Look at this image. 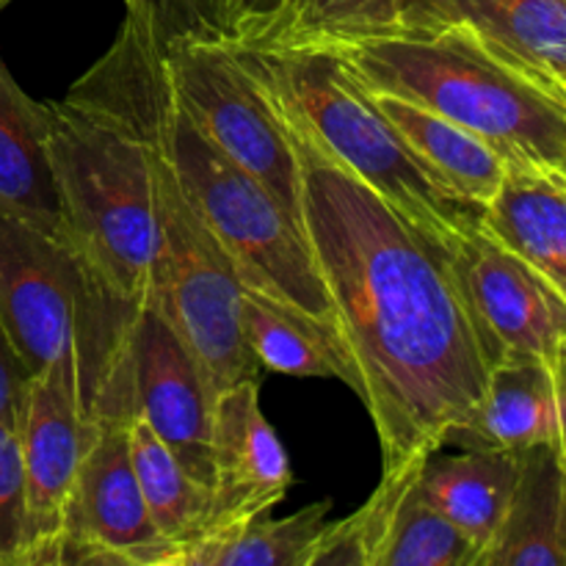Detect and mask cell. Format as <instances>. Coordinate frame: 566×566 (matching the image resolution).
I'll return each instance as SVG.
<instances>
[{"label": "cell", "mask_w": 566, "mask_h": 566, "mask_svg": "<svg viewBox=\"0 0 566 566\" xmlns=\"http://www.w3.org/2000/svg\"><path fill=\"white\" fill-rule=\"evenodd\" d=\"M280 116L302 166L304 238L335 304L354 392L374 418L381 470L431 457L490 379L451 258Z\"/></svg>", "instance_id": "6da1fadb"}, {"label": "cell", "mask_w": 566, "mask_h": 566, "mask_svg": "<svg viewBox=\"0 0 566 566\" xmlns=\"http://www.w3.org/2000/svg\"><path fill=\"white\" fill-rule=\"evenodd\" d=\"M370 92L412 99L484 138L509 166L566 177V92L464 25L335 48Z\"/></svg>", "instance_id": "7a4b0ae2"}, {"label": "cell", "mask_w": 566, "mask_h": 566, "mask_svg": "<svg viewBox=\"0 0 566 566\" xmlns=\"http://www.w3.org/2000/svg\"><path fill=\"white\" fill-rule=\"evenodd\" d=\"M116 302L59 238L0 216V321L28 376L61 370L94 426L130 420V335Z\"/></svg>", "instance_id": "3957f363"}, {"label": "cell", "mask_w": 566, "mask_h": 566, "mask_svg": "<svg viewBox=\"0 0 566 566\" xmlns=\"http://www.w3.org/2000/svg\"><path fill=\"white\" fill-rule=\"evenodd\" d=\"M48 108L50 158L70 247L116 302L142 310L158 252L147 138L75 86Z\"/></svg>", "instance_id": "277c9868"}, {"label": "cell", "mask_w": 566, "mask_h": 566, "mask_svg": "<svg viewBox=\"0 0 566 566\" xmlns=\"http://www.w3.org/2000/svg\"><path fill=\"white\" fill-rule=\"evenodd\" d=\"M232 48L287 119L357 171L442 252L451 254L462 232L479 221V208L448 197L431 180L335 48Z\"/></svg>", "instance_id": "5b68a950"}, {"label": "cell", "mask_w": 566, "mask_h": 566, "mask_svg": "<svg viewBox=\"0 0 566 566\" xmlns=\"http://www.w3.org/2000/svg\"><path fill=\"white\" fill-rule=\"evenodd\" d=\"M144 138L153 158L158 219V252L147 304H153L186 343L216 401L227 387L258 379L260 374L258 359L243 337L241 307L247 287L238 280L235 265L221 243L186 197L164 149L149 136Z\"/></svg>", "instance_id": "8992f818"}, {"label": "cell", "mask_w": 566, "mask_h": 566, "mask_svg": "<svg viewBox=\"0 0 566 566\" xmlns=\"http://www.w3.org/2000/svg\"><path fill=\"white\" fill-rule=\"evenodd\" d=\"M175 103L221 155L263 182L304 232L302 166L274 99L230 42H188L164 53Z\"/></svg>", "instance_id": "52a82bcc"}, {"label": "cell", "mask_w": 566, "mask_h": 566, "mask_svg": "<svg viewBox=\"0 0 566 566\" xmlns=\"http://www.w3.org/2000/svg\"><path fill=\"white\" fill-rule=\"evenodd\" d=\"M448 258L490 370L503 359L556 363L566 346V298L539 269L497 241L481 216Z\"/></svg>", "instance_id": "ba28073f"}, {"label": "cell", "mask_w": 566, "mask_h": 566, "mask_svg": "<svg viewBox=\"0 0 566 566\" xmlns=\"http://www.w3.org/2000/svg\"><path fill=\"white\" fill-rule=\"evenodd\" d=\"M164 551L133 468L130 420H105L77 468L59 564L158 566Z\"/></svg>", "instance_id": "9c48e42d"}, {"label": "cell", "mask_w": 566, "mask_h": 566, "mask_svg": "<svg viewBox=\"0 0 566 566\" xmlns=\"http://www.w3.org/2000/svg\"><path fill=\"white\" fill-rule=\"evenodd\" d=\"M97 429L83 412L70 376L61 370L31 376L17 426L25 470V547L20 566L59 564L72 486Z\"/></svg>", "instance_id": "30bf717a"}, {"label": "cell", "mask_w": 566, "mask_h": 566, "mask_svg": "<svg viewBox=\"0 0 566 566\" xmlns=\"http://www.w3.org/2000/svg\"><path fill=\"white\" fill-rule=\"evenodd\" d=\"M130 392L133 412L153 426L186 473L210 490L213 396L197 359L153 304H144L133 324Z\"/></svg>", "instance_id": "8fae6325"}, {"label": "cell", "mask_w": 566, "mask_h": 566, "mask_svg": "<svg viewBox=\"0 0 566 566\" xmlns=\"http://www.w3.org/2000/svg\"><path fill=\"white\" fill-rule=\"evenodd\" d=\"M210 462V509L197 539L274 512L285 501L293 470L274 426L260 409L258 379L238 381L216 396Z\"/></svg>", "instance_id": "7c38bea8"}, {"label": "cell", "mask_w": 566, "mask_h": 566, "mask_svg": "<svg viewBox=\"0 0 566 566\" xmlns=\"http://www.w3.org/2000/svg\"><path fill=\"white\" fill-rule=\"evenodd\" d=\"M464 25L566 92V0H403V31Z\"/></svg>", "instance_id": "4fadbf2b"}, {"label": "cell", "mask_w": 566, "mask_h": 566, "mask_svg": "<svg viewBox=\"0 0 566 566\" xmlns=\"http://www.w3.org/2000/svg\"><path fill=\"white\" fill-rule=\"evenodd\" d=\"M0 216L66 238L64 210L50 158V108L22 92L0 61Z\"/></svg>", "instance_id": "5bb4252c"}, {"label": "cell", "mask_w": 566, "mask_h": 566, "mask_svg": "<svg viewBox=\"0 0 566 566\" xmlns=\"http://www.w3.org/2000/svg\"><path fill=\"white\" fill-rule=\"evenodd\" d=\"M558 434L556 363L503 359L490 370L479 407L448 431L446 446L462 451H523L536 442H558Z\"/></svg>", "instance_id": "9a60e30c"}, {"label": "cell", "mask_w": 566, "mask_h": 566, "mask_svg": "<svg viewBox=\"0 0 566 566\" xmlns=\"http://www.w3.org/2000/svg\"><path fill=\"white\" fill-rule=\"evenodd\" d=\"M479 566H566V470L558 442L520 451L512 501Z\"/></svg>", "instance_id": "2e32d148"}, {"label": "cell", "mask_w": 566, "mask_h": 566, "mask_svg": "<svg viewBox=\"0 0 566 566\" xmlns=\"http://www.w3.org/2000/svg\"><path fill=\"white\" fill-rule=\"evenodd\" d=\"M431 180L459 202L484 210L501 191L509 164L484 138L396 94L370 92Z\"/></svg>", "instance_id": "e0dca14e"}, {"label": "cell", "mask_w": 566, "mask_h": 566, "mask_svg": "<svg viewBox=\"0 0 566 566\" xmlns=\"http://www.w3.org/2000/svg\"><path fill=\"white\" fill-rule=\"evenodd\" d=\"M481 224L539 269L566 298V177L509 166Z\"/></svg>", "instance_id": "ac0fdd59"}, {"label": "cell", "mask_w": 566, "mask_h": 566, "mask_svg": "<svg viewBox=\"0 0 566 566\" xmlns=\"http://www.w3.org/2000/svg\"><path fill=\"white\" fill-rule=\"evenodd\" d=\"M517 470L520 451H462L459 457H440L437 451L420 470L418 490L473 539L481 556L501 528Z\"/></svg>", "instance_id": "d6986e66"}, {"label": "cell", "mask_w": 566, "mask_h": 566, "mask_svg": "<svg viewBox=\"0 0 566 566\" xmlns=\"http://www.w3.org/2000/svg\"><path fill=\"white\" fill-rule=\"evenodd\" d=\"M332 501H315L291 517L269 514L208 534L166 556L164 566H310L315 545L329 525Z\"/></svg>", "instance_id": "ffe728a7"}, {"label": "cell", "mask_w": 566, "mask_h": 566, "mask_svg": "<svg viewBox=\"0 0 566 566\" xmlns=\"http://www.w3.org/2000/svg\"><path fill=\"white\" fill-rule=\"evenodd\" d=\"M130 457L149 517L166 542L158 564L164 566L175 547L188 545L199 536L208 520L210 490L186 473L169 446L155 434L142 415L130 418Z\"/></svg>", "instance_id": "44dd1931"}, {"label": "cell", "mask_w": 566, "mask_h": 566, "mask_svg": "<svg viewBox=\"0 0 566 566\" xmlns=\"http://www.w3.org/2000/svg\"><path fill=\"white\" fill-rule=\"evenodd\" d=\"M243 337L260 368L302 379H340L352 387V370L337 348L304 321L276 304L243 291Z\"/></svg>", "instance_id": "7402d4cb"}, {"label": "cell", "mask_w": 566, "mask_h": 566, "mask_svg": "<svg viewBox=\"0 0 566 566\" xmlns=\"http://www.w3.org/2000/svg\"><path fill=\"white\" fill-rule=\"evenodd\" d=\"M426 459H409L398 468L385 470L381 484L376 486V492L365 501L363 509H357L352 517L337 520V523L329 520L313 556H310V566H376L398 506L418 481Z\"/></svg>", "instance_id": "603a6c76"}, {"label": "cell", "mask_w": 566, "mask_h": 566, "mask_svg": "<svg viewBox=\"0 0 566 566\" xmlns=\"http://www.w3.org/2000/svg\"><path fill=\"white\" fill-rule=\"evenodd\" d=\"M403 31V0H298L291 25L265 48H343Z\"/></svg>", "instance_id": "cb8c5ba5"}, {"label": "cell", "mask_w": 566, "mask_h": 566, "mask_svg": "<svg viewBox=\"0 0 566 566\" xmlns=\"http://www.w3.org/2000/svg\"><path fill=\"white\" fill-rule=\"evenodd\" d=\"M479 547L418 490L403 495L376 566H475Z\"/></svg>", "instance_id": "d4e9b609"}, {"label": "cell", "mask_w": 566, "mask_h": 566, "mask_svg": "<svg viewBox=\"0 0 566 566\" xmlns=\"http://www.w3.org/2000/svg\"><path fill=\"white\" fill-rule=\"evenodd\" d=\"M130 22L160 55L188 42H227L221 0H125Z\"/></svg>", "instance_id": "484cf974"}, {"label": "cell", "mask_w": 566, "mask_h": 566, "mask_svg": "<svg viewBox=\"0 0 566 566\" xmlns=\"http://www.w3.org/2000/svg\"><path fill=\"white\" fill-rule=\"evenodd\" d=\"M25 547V470L20 434L0 420V566H20Z\"/></svg>", "instance_id": "4316f807"}, {"label": "cell", "mask_w": 566, "mask_h": 566, "mask_svg": "<svg viewBox=\"0 0 566 566\" xmlns=\"http://www.w3.org/2000/svg\"><path fill=\"white\" fill-rule=\"evenodd\" d=\"M298 0H221L224 39L243 48L274 44L291 25Z\"/></svg>", "instance_id": "83f0119b"}, {"label": "cell", "mask_w": 566, "mask_h": 566, "mask_svg": "<svg viewBox=\"0 0 566 566\" xmlns=\"http://www.w3.org/2000/svg\"><path fill=\"white\" fill-rule=\"evenodd\" d=\"M28 381H31V376H28L22 359L17 357L14 346L9 340V332H6L3 321H0V420L14 426V429L20 426Z\"/></svg>", "instance_id": "f1b7e54d"}, {"label": "cell", "mask_w": 566, "mask_h": 566, "mask_svg": "<svg viewBox=\"0 0 566 566\" xmlns=\"http://www.w3.org/2000/svg\"><path fill=\"white\" fill-rule=\"evenodd\" d=\"M556 385H558V403H562V434H558V448H562L564 470H566V346L556 359Z\"/></svg>", "instance_id": "f546056e"}, {"label": "cell", "mask_w": 566, "mask_h": 566, "mask_svg": "<svg viewBox=\"0 0 566 566\" xmlns=\"http://www.w3.org/2000/svg\"><path fill=\"white\" fill-rule=\"evenodd\" d=\"M9 3H11V0H0V11H3Z\"/></svg>", "instance_id": "4dcf8cb0"}]
</instances>
